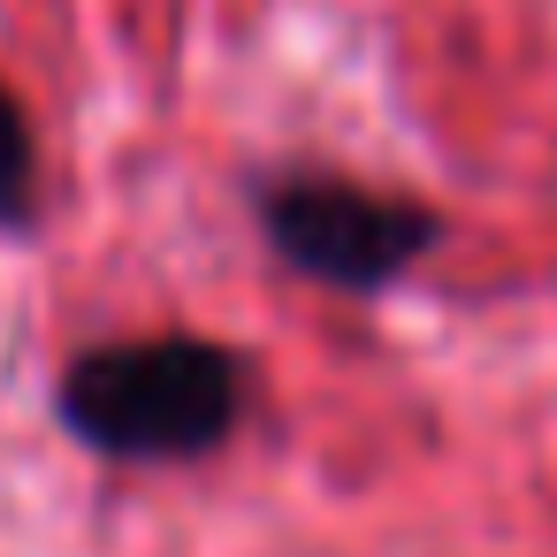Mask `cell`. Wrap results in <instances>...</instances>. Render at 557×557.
Wrapping results in <instances>:
<instances>
[{
	"label": "cell",
	"mask_w": 557,
	"mask_h": 557,
	"mask_svg": "<svg viewBox=\"0 0 557 557\" xmlns=\"http://www.w3.org/2000/svg\"><path fill=\"white\" fill-rule=\"evenodd\" d=\"M54 412L100 458H131V466L207 458L245 420V359L214 336L92 344L62 367Z\"/></svg>",
	"instance_id": "obj_1"
},
{
	"label": "cell",
	"mask_w": 557,
	"mask_h": 557,
	"mask_svg": "<svg viewBox=\"0 0 557 557\" xmlns=\"http://www.w3.org/2000/svg\"><path fill=\"white\" fill-rule=\"evenodd\" d=\"M260 230L298 275L329 290H389L443 237V222L420 199H389V191L313 176V169L260 184Z\"/></svg>",
	"instance_id": "obj_2"
},
{
	"label": "cell",
	"mask_w": 557,
	"mask_h": 557,
	"mask_svg": "<svg viewBox=\"0 0 557 557\" xmlns=\"http://www.w3.org/2000/svg\"><path fill=\"white\" fill-rule=\"evenodd\" d=\"M32 222H39V146L16 92L0 85V230H32Z\"/></svg>",
	"instance_id": "obj_3"
}]
</instances>
